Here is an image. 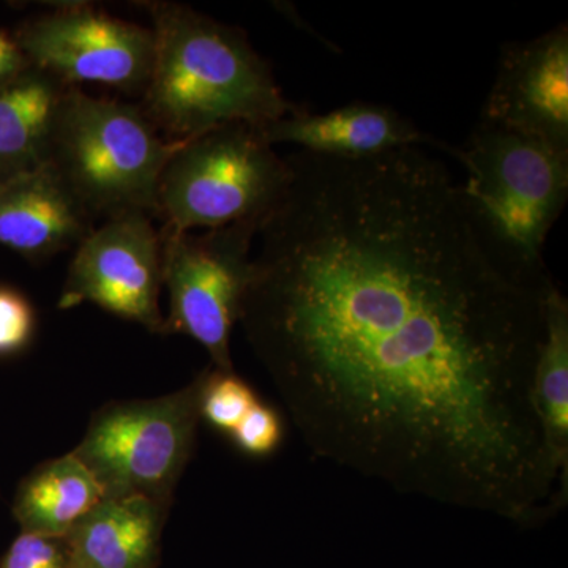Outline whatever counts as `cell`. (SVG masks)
Here are the masks:
<instances>
[{
  "label": "cell",
  "instance_id": "6da1fadb",
  "mask_svg": "<svg viewBox=\"0 0 568 568\" xmlns=\"http://www.w3.org/2000/svg\"><path fill=\"white\" fill-rule=\"evenodd\" d=\"M286 159L239 325L305 446L399 495L514 525L562 511L530 398L548 268L425 148Z\"/></svg>",
  "mask_w": 568,
  "mask_h": 568
},
{
  "label": "cell",
  "instance_id": "7a4b0ae2",
  "mask_svg": "<svg viewBox=\"0 0 568 568\" xmlns=\"http://www.w3.org/2000/svg\"><path fill=\"white\" fill-rule=\"evenodd\" d=\"M140 6L155 43L141 110L168 141H190L233 122L261 129L297 108L242 29L183 3Z\"/></svg>",
  "mask_w": 568,
  "mask_h": 568
},
{
  "label": "cell",
  "instance_id": "3957f363",
  "mask_svg": "<svg viewBox=\"0 0 568 568\" xmlns=\"http://www.w3.org/2000/svg\"><path fill=\"white\" fill-rule=\"evenodd\" d=\"M178 145L140 106L69 88L52 123L48 164L93 219L125 212L153 219L160 178Z\"/></svg>",
  "mask_w": 568,
  "mask_h": 568
},
{
  "label": "cell",
  "instance_id": "277c9868",
  "mask_svg": "<svg viewBox=\"0 0 568 568\" xmlns=\"http://www.w3.org/2000/svg\"><path fill=\"white\" fill-rule=\"evenodd\" d=\"M290 182V162L260 126L226 123L179 142L160 178L153 219L179 233L263 223Z\"/></svg>",
  "mask_w": 568,
  "mask_h": 568
},
{
  "label": "cell",
  "instance_id": "5b68a950",
  "mask_svg": "<svg viewBox=\"0 0 568 568\" xmlns=\"http://www.w3.org/2000/svg\"><path fill=\"white\" fill-rule=\"evenodd\" d=\"M466 196L526 263L547 267L545 244L568 200V153L480 118L450 149Z\"/></svg>",
  "mask_w": 568,
  "mask_h": 568
},
{
  "label": "cell",
  "instance_id": "8992f818",
  "mask_svg": "<svg viewBox=\"0 0 568 568\" xmlns=\"http://www.w3.org/2000/svg\"><path fill=\"white\" fill-rule=\"evenodd\" d=\"M204 369L173 394L112 402L95 410L73 454L104 496H142L170 506L193 457Z\"/></svg>",
  "mask_w": 568,
  "mask_h": 568
},
{
  "label": "cell",
  "instance_id": "52a82bcc",
  "mask_svg": "<svg viewBox=\"0 0 568 568\" xmlns=\"http://www.w3.org/2000/svg\"><path fill=\"white\" fill-rule=\"evenodd\" d=\"M260 226L242 222L203 234L160 230L163 286L170 294L166 335L190 336L222 372L234 369L231 338L252 278Z\"/></svg>",
  "mask_w": 568,
  "mask_h": 568
},
{
  "label": "cell",
  "instance_id": "ba28073f",
  "mask_svg": "<svg viewBox=\"0 0 568 568\" xmlns=\"http://www.w3.org/2000/svg\"><path fill=\"white\" fill-rule=\"evenodd\" d=\"M14 39L32 67L69 88L99 84L125 93L144 92L151 78L152 29L74 2L21 22Z\"/></svg>",
  "mask_w": 568,
  "mask_h": 568
},
{
  "label": "cell",
  "instance_id": "9c48e42d",
  "mask_svg": "<svg viewBox=\"0 0 568 568\" xmlns=\"http://www.w3.org/2000/svg\"><path fill=\"white\" fill-rule=\"evenodd\" d=\"M144 212L110 216L82 239L63 283L59 310L82 304L166 335L160 308L163 248L160 231Z\"/></svg>",
  "mask_w": 568,
  "mask_h": 568
},
{
  "label": "cell",
  "instance_id": "30bf717a",
  "mask_svg": "<svg viewBox=\"0 0 568 568\" xmlns=\"http://www.w3.org/2000/svg\"><path fill=\"white\" fill-rule=\"evenodd\" d=\"M481 119L568 153V26L500 48Z\"/></svg>",
  "mask_w": 568,
  "mask_h": 568
},
{
  "label": "cell",
  "instance_id": "8fae6325",
  "mask_svg": "<svg viewBox=\"0 0 568 568\" xmlns=\"http://www.w3.org/2000/svg\"><path fill=\"white\" fill-rule=\"evenodd\" d=\"M268 144H294L316 155H381L406 148H437L446 153L452 145L435 140L386 104L353 102L335 110L312 112L297 106L278 121L261 126Z\"/></svg>",
  "mask_w": 568,
  "mask_h": 568
},
{
  "label": "cell",
  "instance_id": "7c38bea8",
  "mask_svg": "<svg viewBox=\"0 0 568 568\" xmlns=\"http://www.w3.org/2000/svg\"><path fill=\"white\" fill-rule=\"evenodd\" d=\"M93 216L51 164L0 183V245L43 263L81 244Z\"/></svg>",
  "mask_w": 568,
  "mask_h": 568
},
{
  "label": "cell",
  "instance_id": "4fadbf2b",
  "mask_svg": "<svg viewBox=\"0 0 568 568\" xmlns=\"http://www.w3.org/2000/svg\"><path fill=\"white\" fill-rule=\"evenodd\" d=\"M170 506L142 496H104L63 537L69 568H152Z\"/></svg>",
  "mask_w": 568,
  "mask_h": 568
},
{
  "label": "cell",
  "instance_id": "5bb4252c",
  "mask_svg": "<svg viewBox=\"0 0 568 568\" xmlns=\"http://www.w3.org/2000/svg\"><path fill=\"white\" fill-rule=\"evenodd\" d=\"M67 89L37 67L0 85V183L48 164L52 123Z\"/></svg>",
  "mask_w": 568,
  "mask_h": 568
},
{
  "label": "cell",
  "instance_id": "9a60e30c",
  "mask_svg": "<svg viewBox=\"0 0 568 568\" xmlns=\"http://www.w3.org/2000/svg\"><path fill=\"white\" fill-rule=\"evenodd\" d=\"M104 497V489L73 452L41 463L18 485L13 517L21 532L65 537Z\"/></svg>",
  "mask_w": 568,
  "mask_h": 568
},
{
  "label": "cell",
  "instance_id": "2e32d148",
  "mask_svg": "<svg viewBox=\"0 0 568 568\" xmlns=\"http://www.w3.org/2000/svg\"><path fill=\"white\" fill-rule=\"evenodd\" d=\"M530 398L549 463L568 488V301L555 282L545 298Z\"/></svg>",
  "mask_w": 568,
  "mask_h": 568
},
{
  "label": "cell",
  "instance_id": "e0dca14e",
  "mask_svg": "<svg viewBox=\"0 0 568 568\" xmlns=\"http://www.w3.org/2000/svg\"><path fill=\"white\" fill-rule=\"evenodd\" d=\"M257 402L260 396L235 369L222 372L212 365L204 369L201 420L207 422L216 432L230 437Z\"/></svg>",
  "mask_w": 568,
  "mask_h": 568
},
{
  "label": "cell",
  "instance_id": "ac0fdd59",
  "mask_svg": "<svg viewBox=\"0 0 568 568\" xmlns=\"http://www.w3.org/2000/svg\"><path fill=\"white\" fill-rule=\"evenodd\" d=\"M230 437L234 446L248 457H271L283 444V418L274 406L260 399Z\"/></svg>",
  "mask_w": 568,
  "mask_h": 568
},
{
  "label": "cell",
  "instance_id": "d6986e66",
  "mask_svg": "<svg viewBox=\"0 0 568 568\" xmlns=\"http://www.w3.org/2000/svg\"><path fill=\"white\" fill-rule=\"evenodd\" d=\"M36 328V308L31 301L14 287L0 284V358L28 349Z\"/></svg>",
  "mask_w": 568,
  "mask_h": 568
},
{
  "label": "cell",
  "instance_id": "ffe728a7",
  "mask_svg": "<svg viewBox=\"0 0 568 568\" xmlns=\"http://www.w3.org/2000/svg\"><path fill=\"white\" fill-rule=\"evenodd\" d=\"M0 568H69L65 540L21 532L3 556Z\"/></svg>",
  "mask_w": 568,
  "mask_h": 568
},
{
  "label": "cell",
  "instance_id": "44dd1931",
  "mask_svg": "<svg viewBox=\"0 0 568 568\" xmlns=\"http://www.w3.org/2000/svg\"><path fill=\"white\" fill-rule=\"evenodd\" d=\"M31 67L13 33L0 29V85L17 80Z\"/></svg>",
  "mask_w": 568,
  "mask_h": 568
}]
</instances>
